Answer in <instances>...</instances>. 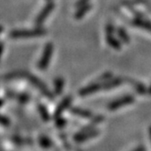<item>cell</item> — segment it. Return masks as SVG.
Listing matches in <instances>:
<instances>
[{
    "label": "cell",
    "mask_w": 151,
    "mask_h": 151,
    "mask_svg": "<svg viewBox=\"0 0 151 151\" xmlns=\"http://www.w3.org/2000/svg\"><path fill=\"white\" fill-rule=\"evenodd\" d=\"M135 151H143V148L140 147V148H137V150H135Z\"/></svg>",
    "instance_id": "cell-1"
},
{
    "label": "cell",
    "mask_w": 151,
    "mask_h": 151,
    "mask_svg": "<svg viewBox=\"0 0 151 151\" xmlns=\"http://www.w3.org/2000/svg\"><path fill=\"white\" fill-rule=\"evenodd\" d=\"M150 135H151V131H150Z\"/></svg>",
    "instance_id": "cell-2"
}]
</instances>
